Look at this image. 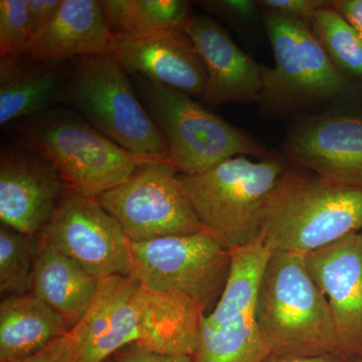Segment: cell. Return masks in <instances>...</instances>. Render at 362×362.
Segmentation results:
<instances>
[{
	"instance_id": "obj_1",
	"label": "cell",
	"mask_w": 362,
	"mask_h": 362,
	"mask_svg": "<svg viewBox=\"0 0 362 362\" xmlns=\"http://www.w3.org/2000/svg\"><path fill=\"white\" fill-rule=\"evenodd\" d=\"M204 316L194 300L180 293L156 291L133 276L102 279L73 327L80 340L76 362H104L129 346L194 356Z\"/></svg>"
},
{
	"instance_id": "obj_2",
	"label": "cell",
	"mask_w": 362,
	"mask_h": 362,
	"mask_svg": "<svg viewBox=\"0 0 362 362\" xmlns=\"http://www.w3.org/2000/svg\"><path fill=\"white\" fill-rule=\"evenodd\" d=\"M361 230V188L289 162L267 197L259 238L272 252L306 256Z\"/></svg>"
},
{
	"instance_id": "obj_3",
	"label": "cell",
	"mask_w": 362,
	"mask_h": 362,
	"mask_svg": "<svg viewBox=\"0 0 362 362\" xmlns=\"http://www.w3.org/2000/svg\"><path fill=\"white\" fill-rule=\"evenodd\" d=\"M256 320L272 356H343L329 305L302 255L272 252L259 287Z\"/></svg>"
},
{
	"instance_id": "obj_4",
	"label": "cell",
	"mask_w": 362,
	"mask_h": 362,
	"mask_svg": "<svg viewBox=\"0 0 362 362\" xmlns=\"http://www.w3.org/2000/svg\"><path fill=\"white\" fill-rule=\"evenodd\" d=\"M288 165L282 152L270 150L257 160L235 156L199 175H177V181L204 230L232 252L261 237L267 197Z\"/></svg>"
},
{
	"instance_id": "obj_5",
	"label": "cell",
	"mask_w": 362,
	"mask_h": 362,
	"mask_svg": "<svg viewBox=\"0 0 362 362\" xmlns=\"http://www.w3.org/2000/svg\"><path fill=\"white\" fill-rule=\"evenodd\" d=\"M20 144L45 157L75 194L98 197L145 160L111 141L75 111L52 108L14 123Z\"/></svg>"
},
{
	"instance_id": "obj_6",
	"label": "cell",
	"mask_w": 362,
	"mask_h": 362,
	"mask_svg": "<svg viewBox=\"0 0 362 362\" xmlns=\"http://www.w3.org/2000/svg\"><path fill=\"white\" fill-rule=\"evenodd\" d=\"M263 13V11H262ZM274 66L262 65V115L293 120L319 110L346 87L312 32L311 26L277 14L263 13Z\"/></svg>"
},
{
	"instance_id": "obj_7",
	"label": "cell",
	"mask_w": 362,
	"mask_h": 362,
	"mask_svg": "<svg viewBox=\"0 0 362 362\" xmlns=\"http://www.w3.org/2000/svg\"><path fill=\"white\" fill-rule=\"evenodd\" d=\"M112 56L73 59L63 104L133 156L169 162L165 138Z\"/></svg>"
},
{
	"instance_id": "obj_8",
	"label": "cell",
	"mask_w": 362,
	"mask_h": 362,
	"mask_svg": "<svg viewBox=\"0 0 362 362\" xmlns=\"http://www.w3.org/2000/svg\"><path fill=\"white\" fill-rule=\"evenodd\" d=\"M135 77L138 96L165 138L169 163L177 175H199L232 157L262 158L270 152L251 133L228 123L194 98Z\"/></svg>"
},
{
	"instance_id": "obj_9",
	"label": "cell",
	"mask_w": 362,
	"mask_h": 362,
	"mask_svg": "<svg viewBox=\"0 0 362 362\" xmlns=\"http://www.w3.org/2000/svg\"><path fill=\"white\" fill-rule=\"evenodd\" d=\"M281 152L290 163L362 189V83L288 122Z\"/></svg>"
},
{
	"instance_id": "obj_10",
	"label": "cell",
	"mask_w": 362,
	"mask_h": 362,
	"mask_svg": "<svg viewBox=\"0 0 362 362\" xmlns=\"http://www.w3.org/2000/svg\"><path fill=\"white\" fill-rule=\"evenodd\" d=\"M131 275L151 289L180 293L209 313L218 303L232 255L206 230L129 240Z\"/></svg>"
},
{
	"instance_id": "obj_11",
	"label": "cell",
	"mask_w": 362,
	"mask_h": 362,
	"mask_svg": "<svg viewBox=\"0 0 362 362\" xmlns=\"http://www.w3.org/2000/svg\"><path fill=\"white\" fill-rule=\"evenodd\" d=\"M97 199L131 242L204 230L169 162H143L129 180Z\"/></svg>"
},
{
	"instance_id": "obj_12",
	"label": "cell",
	"mask_w": 362,
	"mask_h": 362,
	"mask_svg": "<svg viewBox=\"0 0 362 362\" xmlns=\"http://www.w3.org/2000/svg\"><path fill=\"white\" fill-rule=\"evenodd\" d=\"M39 238L99 280L131 275L129 240L97 197L69 195Z\"/></svg>"
},
{
	"instance_id": "obj_13",
	"label": "cell",
	"mask_w": 362,
	"mask_h": 362,
	"mask_svg": "<svg viewBox=\"0 0 362 362\" xmlns=\"http://www.w3.org/2000/svg\"><path fill=\"white\" fill-rule=\"evenodd\" d=\"M73 190L52 162L18 144L0 156V220L1 223L37 235L54 218Z\"/></svg>"
},
{
	"instance_id": "obj_14",
	"label": "cell",
	"mask_w": 362,
	"mask_h": 362,
	"mask_svg": "<svg viewBox=\"0 0 362 362\" xmlns=\"http://www.w3.org/2000/svg\"><path fill=\"white\" fill-rule=\"evenodd\" d=\"M304 257L329 305L343 356L362 358L361 233H351Z\"/></svg>"
},
{
	"instance_id": "obj_15",
	"label": "cell",
	"mask_w": 362,
	"mask_h": 362,
	"mask_svg": "<svg viewBox=\"0 0 362 362\" xmlns=\"http://www.w3.org/2000/svg\"><path fill=\"white\" fill-rule=\"evenodd\" d=\"M185 32L206 70L199 101L207 108L226 103H257L262 90V65L235 44L223 26L206 14L194 13Z\"/></svg>"
},
{
	"instance_id": "obj_16",
	"label": "cell",
	"mask_w": 362,
	"mask_h": 362,
	"mask_svg": "<svg viewBox=\"0 0 362 362\" xmlns=\"http://www.w3.org/2000/svg\"><path fill=\"white\" fill-rule=\"evenodd\" d=\"M112 57L129 74L201 99L206 83L204 62L185 30L128 40L114 37Z\"/></svg>"
},
{
	"instance_id": "obj_17",
	"label": "cell",
	"mask_w": 362,
	"mask_h": 362,
	"mask_svg": "<svg viewBox=\"0 0 362 362\" xmlns=\"http://www.w3.org/2000/svg\"><path fill=\"white\" fill-rule=\"evenodd\" d=\"M113 42L103 1L62 0L54 21L33 40L25 56L40 61L112 56Z\"/></svg>"
},
{
	"instance_id": "obj_18",
	"label": "cell",
	"mask_w": 362,
	"mask_h": 362,
	"mask_svg": "<svg viewBox=\"0 0 362 362\" xmlns=\"http://www.w3.org/2000/svg\"><path fill=\"white\" fill-rule=\"evenodd\" d=\"M71 66L26 56L0 61V124L6 126L63 103Z\"/></svg>"
},
{
	"instance_id": "obj_19",
	"label": "cell",
	"mask_w": 362,
	"mask_h": 362,
	"mask_svg": "<svg viewBox=\"0 0 362 362\" xmlns=\"http://www.w3.org/2000/svg\"><path fill=\"white\" fill-rule=\"evenodd\" d=\"M71 329L63 316L32 293L4 297L0 304V362L32 356Z\"/></svg>"
},
{
	"instance_id": "obj_20",
	"label": "cell",
	"mask_w": 362,
	"mask_h": 362,
	"mask_svg": "<svg viewBox=\"0 0 362 362\" xmlns=\"http://www.w3.org/2000/svg\"><path fill=\"white\" fill-rule=\"evenodd\" d=\"M99 283L70 257L40 245L30 293L63 316L71 328L89 309Z\"/></svg>"
},
{
	"instance_id": "obj_21",
	"label": "cell",
	"mask_w": 362,
	"mask_h": 362,
	"mask_svg": "<svg viewBox=\"0 0 362 362\" xmlns=\"http://www.w3.org/2000/svg\"><path fill=\"white\" fill-rule=\"evenodd\" d=\"M273 354L256 314L202 318L194 362H265Z\"/></svg>"
},
{
	"instance_id": "obj_22",
	"label": "cell",
	"mask_w": 362,
	"mask_h": 362,
	"mask_svg": "<svg viewBox=\"0 0 362 362\" xmlns=\"http://www.w3.org/2000/svg\"><path fill=\"white\" fill-rule=\"evenodd\" d=\"M109 30L118 39L137 40L183 30L194 16L185 0H102Z\"/></svg>"
},
{
	"instance_id": "obj_23",
	"label": "cell",
	"mask_w": 362,
	"mask_h": 362,
	"mask_svg": "<svg viewBox=\"0 0 362 362\" xmlns=\"http://www.w3.org/2000/svg\"><path fill=\"white\" fill-rule=\"evenodd\" d=\"M311 30L338 73L349 82L362 83V37L329 0L314 16Z\"/></svg>"
},
{
	"instance_id": "obj_24",
	"label": "cell",
	"mask_w": 362,
	"mask_h": 362,
	"mask_svg": "<svg viewBox=\"0 0 362 362\" xmlns=\"http://www.w3.org/2000/svg\"><path fill=\"white\" fill-rule=\"evenodd\" d=\"M40 250L39 235L18 232L0 226V294H30L33 271Z\"/></svg>"
},
{
	"instance_id": "obj_25",
	"label": "cell",
	"mask_w": 362,
	"mask_h": 362,
	"mask_svg": "<svg viewBox=\"0 0 362 362\" xmlns=\"http://www.w3.org/2000/svg\"><path fill=\"white\" fill-rule=\"evenodd\" d=\"M33 42L26 0H0V57L25 56Z\"/></svg>"
},
{
	"instance_id": "obj_26",
	"label": "cell",
	"mask_w": 362,
	"mask_h": 362,
	"mask_svg": "<svg viewBox=\"0 0 362 362\" xmlns=\"http://www.w3.org/2000/svg\"><path fill=\"white\" fill-rule=\"evenodd\" d=\"M197 4L237 30L254 28L259 21H263V13L257 0H206Z\"/></svg>"
},
{
	"instance_id": "obj_27",
	"label": "cell",
	"mask_w": 362,
	"mask_h": 362,
	"mask_svg": "<svg viewBox=\"0 0 362 362\" xmlns=\"http://www.w3.org/2000/svg\"><path fill=\"white\" fill-rule=\"evenodd\" d=\"M263 13L277 14L289 20L312 25L314 16L328 0H257Z\"/></svg>"
},
{
	"instance_id": "obj_28",
	"label": "cell",
	"mask_w": 362,
	"mask_h": 362,
	"mask_svg": "<svg viewBox=\"0 0 362 362\" xmlns=\"http://www.w3.org/2000/svg\"><path fill=\"white\" fill-rule=\"evenodd\" d=\"M80 352V340L71 328L65 337L54 340L32 356L11 362H76Z\"/></svg>"
},
{
	"instance_id": "obj_29",
	"label": "cell",
	"mask_w": 362,
	"mask_h": 362,
	"mask_svg": "<svg viewBox=\"0 0 362 362\" xmlns=\"http://www.w3.org/2000/svg\"><path fill=\"white\" fill-rule=\"evenodd\" d=\"M61 4L62 0H26L33 40L51 25Z\"/></svg>"
},
{
	"instance_id": "obj_30",
	"label": "cell",
	"mask_w": 362,
	"mask_h": 362,
	"mask_svg": "<svg viewBox=\"0 0 362 362\" xmlns=\"http://www.w3.org/2000/svg\"><path fill=\"white\" fill-rule=\"evenodd\" d=\"M112 362H194V357L157 354L139 347L129 346L116 352Z\"/></svg>"
},
{
	"instance_id": "obj_31",
	"label": "cell",
	"mask_w": 362,
	"mask_h": 362,
	"mask_svg": "<svg viewBox=\"0 0 362 362\" xmlns=\"http://www.w3.org/2000/svg\"><path fill=\"white\" fill-rule=\"evenodd\" d=\"M329 4L362 37V0H329Z\"/></svg>"
},
{
	"instance_id": "obj_32",
	"label": "cell",
	"mask_w": 362,
	"mask_h": 362,
	"mask_svg": "<svg viewBox=\"0 0 362 362\" xmlns=\"http://www.w3.org/2000/svg\"><path fill=\"white\" fill-rule=\"evenodd\" d=\"M347 357L340 354L321 356H271L265 362H349Z\"/></svg>"
},
{
	"instance_id": "obj_33",
	"label": "cell",
	"mask_w": 362,
	"mask_h": 362,
	"mask_svg": "<svg viewBox=\"0 0 362 362\" xmlns=\"http://www.w3.org/2000/svg\"><path fill=\"white\" fill-rule=\"evenodd\" d=\"M354 362H362V358L356 359V361Z\"/></svg>"
},
{
	"instance_id": "obj_34",
	"label": "cell",
	"mask_w": 362,
	"mask_h": 362,
	"mask_svg": "<svg viewBox=\"0 0 362 362\" xmlns=\"http://www.w3.org/2000/svg\"><path fill=\"white\" fill-rule=\"evenodd\" d=\"M361 235H362V230H361Z\"/></svg>"
}]
</instances>
